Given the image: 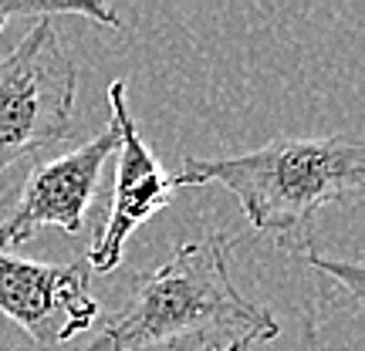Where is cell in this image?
I'll return each instance as SVG.
<instances>
[{"label":"cell","instance_id":"obj_7","mask_svg":"<svg viewBox=\"0 0 365 351\" xmlns=\"http://www.w3.org/2000/svg\"><path fill=\"white\" fill-rule=\"evenodd\" d=\"M11 17H31V21H51V17H88L105 27H122L112 7L105 4H65V0H0V31Z\"/></svg>","mask_w":365,"mask_h":351},{"label":"cell","instance_id":"obj_4","mask_svg":"<svg viewBox=\"0 0 365 351\" xmlns=\"http://www.w3.org/2000/svg\"><path fill=\"white\" fill-rule=\"evenodd\" d=\"M115 145L118 125L108 118V125L85 145L51 162H38L21 186L14 209L0 220V250L7 253L11 247H21L44 226L81 234L88 206L98 199V176L115 156Z\"/></svg>","mask_w":365,"mask_h":351},{"label":"cell","instance_id":"obj_1","mask_svg":"<svg viewBox=\"0 0 365 351\" xmlns=\"http://www.w3.org/2000/svg\"><path fill=\"white\" fill-rule=\"evenodd\" d=\"M281 335L267 308L230 277V240H190L156 271L132 277L125 304L81 351H186L200 345H261Z\"/></svg>","mask_w":365,"mask_h":351},{"label":"cell","instance_id":"obj_8","mask_svg":"<svg viewBox=\"0 0 365 351\" xmlns=\"http://www.w3.org/2000/svg\"><path fill=\"white\" fill-rule=\"evenodd\" d=\"M304 261L312 263L318 273H325V277H331V281H339V287H345V298L352 300L355 308L362 304V267H359V263L325 261V257H318L312 247H304Z\"/></svg>","mask_w":365,"mask_h":351},{"label":"cell","instance_id":"obj_5","mask_svg":"<svg viewBox=\"0 0 365 351\" xmlns=\"http://www.w3.org/2000/svg\"><path fill=\"white\" fill-rule=\"evenodd\" d=\"M0 314L44 348L85 335L98 321L85 257L71 263H41L0 250Z\"/></svg>","mask_w":365,"mask_h":351},{"label":"cell","instance_id":"obj_2","mask_svg":"<svg viewBox=\"0 0 365 351\" xmlns=\"http://www.w3.org/2000/svg\"><path fill=\"white\" fill-rule=\"evenodd\" d=\"M173 186L230 189L250 230L274 236L281 247L308 243L314 216L335 203H355L365 182V149L349 135L325 139H271L267 145L230 159H182L170 172Z\"/></svg>","mask_w":365,"mask_h":351},{"label":"cell","instance_id":"obj_9","mask_svg":"<svg viewBox=\"0 0 365 351\" xmlns=\"http://www.w3.org/2000/svg\"><path fill=\"white\" fill-rule=\"evenodd\" d=\"M186 351H250L247 345H200V348H186Z\"/></svg>","mask_w":365,"mask_h":351},{"label":"cell","instance_id":"obj_6","mask_svg":"<svg viewBox=\"0 0 365 351\" xmlns=\"http://www.w3.org/2000/svg\"><path fill=\"white\" fill-rule=\"evenodd\" d=\"M108 108H112L108 118H115L118 125L115 186H112V203H108L102 234L95 236L91 250L85 253L91 273H115L122 263L125 240L156 213H163L176 196L173 176L163 169L156 152L139 135L135 118L129 115V85L122 78L108 85Z\"/></svg>","mask_w":365,"mask_h":351},{"label":"cell","instance_id":"obj_3","mask_svg":"<svg viewBox=\"0 0 365 351\" xmlns=\"http://www.w3.org/2000/svg\"><path fill=\"white\" fill-rule=\"evenodd\" d=\"M78 71L54 21H34L0 58V176L68 135Z\"/></svg>","mask_w":365,"mask_h":351}]
</instances>
